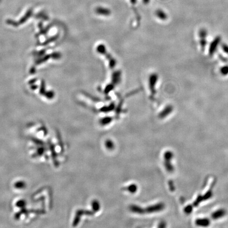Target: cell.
<instances>
[{
    "mask_svg": "<svg viewBox=\"0 0 228 228\" xmlns=\"http://www.w3.org/2000/svg\"><path fill=\"white\" fill-rule=\"evenodd\" d=\"M96 50H97V52H98L99 54H101L103 56H107V58H108L109 63V66L111 68L115 67V66L116 65V60L115 59H114L113 57L110 56V54H108L106 48L104 45H102V44L99 45L96 48Z\"/></svg>",
    "mask_w": 228,
    "mask_h": 228,
    "instance_id": "cell-1",
    "label": "cell"
},
{
    "mask_svg": "<svg viewBox=\"0 0 228 228\" xmlns=\"http://www.w3.org/2000/svg\"><path fill=\"white\" fill-rule=\"evenodd\" d=\"M158 76L156 73H152L149 77V90L152 96H154L156 94V86L158 82Z\"/></svg>",
    "mask_w": 228,
    "mask_h": 228,
    "instance_id": "cell-2",
    "label": "cell"
},
{
    "mask_svg": "<svg viewBox=\"0 0 228 228\" xmlns=\"http://www.w3.org/2000/svg\"><path fill=\"white\" fill-rule=\"evenodd\" d=\"M200 38V44L203 51L205 50L206 45V37H208V31L205 28L200 29L199 32Z\"/></svg>",
    "mask_w": 228,
    "mask_h": 228,
    "instance_id": "cell-3",
    "label": "cell"
},
{
    "mask_svg": "<svg viewBox=\"0 0 228 228\" xmlns=\"http://www.w3.org/2000/svg\"><path fill=\"white\" fill-rule=\"evenodd\" d=\"M221 42V37L218 36L215 37L214 40L211 42L208 49V52L210 56H212L216 52L218 47L220 45Z\"/></svg>",
    "mask_w": 228,
    "mask_h": 228,
    "instance_id": "cell-4",
    "label": "cell"
},
{
    "mask_svg": "<svg viewBox=\"0 0 228 228\" xmlns=\"http://www.w3.org/2000/svg\"><path fill=\"white\" fill-rule=\"evenodd\" d=\"M95 12L99 15L104 17H108L111 14V11L109 8L100 6L96 8Z\"/></svg>",
    "mask_w": 228,
    "mask_h": 228,
    "instance_id": "cell-5",
    "label": "cell"
},
{
    "mask_svg": "<svg viewBox=\"0 0 228 228\" xmlns=\"http://www.w3.org/2000/svg\"><path fill=\"white\" fill-rule=\"evenodd\" d=\"M156 17L162 21H165L167 19L168 16L166 12L162 9H158L155 12Z\"/></svg>",
    "mask_w": 228,
    "mask_h": 228,
    "instance_id": "cell-6",
    "label": "cell"
},
{
    "mask_svg": "<svg viewBox=\"0 0 228 228\" xmlns=\"http://www.w3.org/2000/svg\"><path fill=\"white\" fill-rule=\"evenodd\" d=\"M173 109V107L172 106V105H167L164 109L163 110L160 114V117L161 118H163L166 117L167 116L169 115V114L170 113L172 112Z\"/></svg>",
    "mask_w": 228,
    "mask_h": 228,
    "instance_id": "cell-7",
    "label": "cell"
},
{
    "mask_svg": "<svg viewBox=\"0 0 228 228\" xmlns=\"http://www.w3.org/2000/svg\"><path fill=\"white\" fill-rule=\"evenodd\" d=\"M121 73L120 71H116L113 73L112 76V81L114 84H118L121 81Z\"/></svg>",
    "mask_w": 228,
    "mask_h": 228,
    "instance_id": "cell-8",
    "label": "cell"
},
{
    "mask_svg": "<svg viewBox=\"0 0 228 228\" xmlns=\"http://www.w3.org/2000/svg\"><path fill=\"white\" fill-rule=\"evenodd\" d=\"M220 71L222 76H227L228 75V65H226L221 68Z\"/></svg>",
    "mask_w": 228,
    "mask_h": 228,
    "instance_id": "cell-9",
    "label": "cell"
},
{
    "mask_svg": "<svg viewBox=\"0 0 228 228\" xmlns=\"http://www.w3.org/2000/svg\"><path fill=\"white\" fill-rule=\"evenodd\" d=\"M221 48L223 52H225V54H228V45L226 43H222L221 45Z\"/></svg>",
    "mask_w": 228,
    "mask_h": 228,
    "instance_id": "cell-10",
    "label": "cell"
},
{
    "mask_svg": "<svg viewBox=\"0 0 228 228\" xmlns=\"http://www.w3.org/2000/svg\"><path fill=\"white\" fill-rule=\"evenodd\" d=\"M149 1H150V0H143L144 3L145 4H147V3H149Z\"/></svg>",
    "mask_w": 228,
    "mask_h": 228,
    "instance_id": "cell-11",
    "label": "cell"
}]
</instances>
